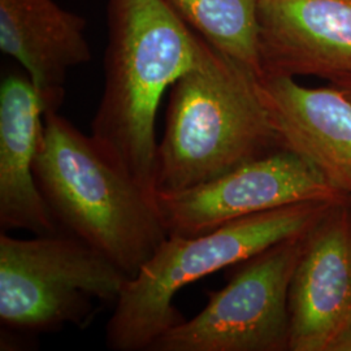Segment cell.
I'll list each match as a JSON object with an SVG mask.
<instances>
[{"label":"cell","instance_id":"obj_1","mask_svg":"<svg viewBox=\"0 0 351 351\" xmlns=\"http://www.w3.org/2000/svg\"><path fill=\"white\" fill-rule=\"evenodd\" d=\"M104 88L91 123L101 150L155 194V120L165 90L201 63L207 42L165 0H108Z\"/></svg>","mask_w":351,"mask_h":351},{"label":"cell","instance_id":"obj_2","mask_svg":"<svg viewBox=\"0 0 351 351\" xmlns=\"http://www.w3.org/2000/svg\"><path fill=\"white\" fill-rule=\"evenodd\" d=\"M34 175L59 230L99 251L129 278L168 237L155 194L59 112L43 114Z\"/></svg>","mask_w":351,"mask_h":351},{"label":"cell","instance_id":"obj_3","mask_svg":"<svg viewBox=\"0 0 351 351\" xmlns=\"http://www.w3.org/2000/svg\"><path fill=\"white\" fill-rule=\"evenodd\" d=\"M258 75L213 49L172 85L156 152V191L194 188L284 149Z\"/></svg>","mask_w":351,"mask_h":351},{"label":"cell","instance_id":"obj_4","mask_svg":"<svg viewBox=\"0 0 351 351\" xmlns=\"http://www.w3.org/2000/svg\"><path fill=\"white\" fill-rule=\"evenodd\" d=\"M335 203H294L199 236L167 237L138 274L128 280L116 302L106 328L108 349L151 350L165 332L185 320L173 302L178 290L281 241L304 234Z\"/></svg>","mask_w":351,"mask_h":351},{"label":"cell","instance_id":"obj_5","mask_svg":"<svg viewBox=\"0 0 351 351\" xmlns=\"http://www.w3.org/2000/svg\"><path fill=\"white\" fill-rule=\"evenodd\" d=\"M129 277L107 256L63 232L14 239L0 233V323L38 335L88 326L119 301Z\"/></svg>","mask_w":351,"mask_h":351},{"label":"cell","instance_id":"obj_6","mask_svg":"<svg viewBox=\"0 0 351 351\" xmlns=\"http://www.w3.org/2000/svg\"><path fill=\"white\" fill-rule=\"evenodd\" d=\"M306 233L241 262L224 288L207 291L199 314L165 332L151 351H289V288Z\"/></svg>","mask_w":351,"mask_h":351},{"label":"cell","instance_id":"obj_7","mask_svg":"<svg viewBox=\"0 0 351 351\" xmlns=\"http://www.w3.org/2000/svg\"><path fill=\"white\" fill-rule=\"evenodd\" d=\"M155 201L168 237H194L294 203L351 199L300 154L280 149L194 188L156 191Z\"/></svg>","mask_w":351,"mask_h":351},{"label":"cell","instance_id":"obj_8","mask_svg":"<svg viewBox=\"0 0 351 351\" xmlns=\"http://www.w3.org/2000/svg\"><path fill=\"white\" fill-rule=\"evenodd\" d=\"M289 351H346L351 341V201L308 229L289 288Z\"/></svg>","mask_w":351,"mask_h":351},{"label":"cell","instance_id":"obj_9","mask_svg":"<svg viewBox=\"0 0 351 351\" xmlns=\"http://www.w3.org/2000/svg\"><path fill=\"white\" fill-rule=\"evenodd\" d=\"M263 75H351V0H261Z\"/></svg>","mask_w":351,"mask_h":351},{"label":"cell","instance_id":"obj_10","mask_svg":"<svg viewBox=\"0 0 351 351\" xmlns=\"http://www.w3.org/2000/svg\"><path fill=\"white\" fill-rule=\"evenodd\" d=\"M258 88L281 146L351 199V101L332 85L306 88L289 75H263Z\"/></svg>","mask_w":351,"mask_h":351},{"label":"cell","instance_id":"obj_11","mask_svg":"<svg viewBox=\"0 0 351 351\" xmlns=\"http://www.w3.org/2000/svg\"><path fill=\"white\" fill-rule=\"evenodd\" d=\"M86 20L53 0H0V49L33 81L43 112H59L68 72L91 62Z\"/></svg>","mask_w":351,"mask_h":351},{"label":"cell","instance_id":"obj_12","mask_svg":"<svg viewBox=\"0 0 351 351\" xmlns=\"http://www.w3.org/2000/svg\"><path fill=\"white\" fill-rule=\"evenodd\" d=\"M43 107L27 73L5 75L0 86V228L37 236L59 230L38 188L34 162Z\"/></svg>","mask_w":351,"mask_h":351},{"label":"cell","instance_id":"obj_13","mask_svg":"<svg viewBox=\"0 0 351 351\" xmlns=\"http://www.w3.org/2000/svg\"><path fill=\"white\" fill-rule=\"evenodd\" d=\"M259 1L165 0L176 14L213 49L262 77L256 20Z\"/></svg>","mask_w":351,"mask_h":351},{"label":"cell","instance_id":"obj_14","mask_svg":"<svg viewBox=\"0 0 351 351\" xmlns=\"http://www.w3.org/2000/svg\"><path fill=\"white\" fill-rule=\"evenodd\" d=\"M329 85L339 90L351 101V75L337 77V78L329 81Z\"/></svg>","mask_w":351,"mask_h":351},{"label":"cell","instance_id":"obj_15","mask_svg":"<svg viewBox=\"0 0 351 351\" xmlns=\"http://www.w3.org/2000/svg\"><path fill=\"white\" fill-rule=\"evenodd\" d=\"M346 351H351V341H350V343H349V346H348V350Z\"/></svg>","mask_w":351,"mask_h":351}]
</instances>
